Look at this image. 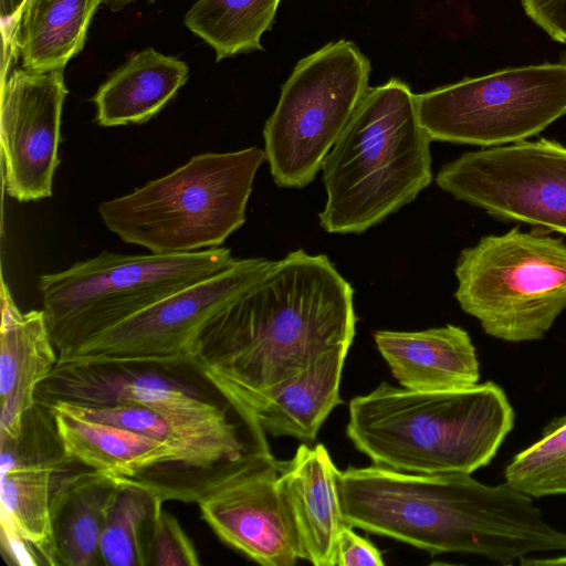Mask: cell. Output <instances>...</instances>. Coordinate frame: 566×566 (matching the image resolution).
Instances as JSON below:
<instances>
[{
	"mask_svg": "<svg viewBox=\"0 0 566 566\" xmlns=\"http://www.w3.org/2000/svg\"><path fill=\"white\" fill-rule=\"evenodd\" d=\"M187 78L184 61L146 48L99 86L93 96L95 120L104 127L146 123L175 97Z\"/></svg>",
	"mask_w": 566,
	"mask_h": 566,
	"instance_id": "cell-21",
	"label": "cell"
},
{
	"mask_svg": "<svg viewBox=\"0 0 566 566\" xmlns=\"http://www.w3.org/2000/svg\"><path fill=\"white\" fill-rule=\"evenodd\" d=\"M265 258L237 259L222 272L156 302L59 357L57 361L191 359L201 331L272 265Z\"/></svg>",
	"mask_w": 566,
	"mask_h": 566,
	"instance_id": "cell-12",
	"label": "cell"
},
{
	"mask_svg": "<svg viewBox=\"0 0 566 566\" xmlns=\"http://www.w3.org/2000/svg\"><path fill=\"white\" fill-rule=\"evenodd\" d=\"M339 471L323 444H301L289 461H280L279 485L294 516L305 559L334 566L335 548L344 523Z\"/></svg>",
	"mask_w": 566,
	"mask_h": 566,
	"instance_id": "cell-19",
	"label": "cell"
},
{
	"mask_svg": "<svg viewBox=\"0 0 566 566\" xmlns=\"http://www.w3.org/2000/svg\"><path fill=\"white\" fill-rule=\"evenodd\" d=\"M454 296L485 334L511 343L543 339L566 308V243L518 227L461 251Z\"/></svg>",
	"mask_w": 566,
	"mask_h": 566,
	"instance_id": "cell-7",
	"label": "cell"
},
{
	"mask_svg": "<svg viewBox=\"0 0 566 566\" xmlns=\"http://www.w3.org/2000/svg\"><path fill=\"white\" fill-rule=\"evenodd\" d=\"M193 543L177 518L161 509L151 537L147 566H199Z\"/></svg>",
	"mask_w": 566,
	"mask_h": 566,
	"instance_id": "cell-27",
	"label": "cell"
},
{
	"mask_svg": "<svg viewBox=\"0 0 566 566\" xmlns=\"http://www.w3.org/2000/svg\"><path fill=\"white\" fill-rule=\"evenodd\" d=\"M350 346L323 354L254 410L263 430L274 437L313 441L332 410L342 402L339 386Z\"/></svg>",
	"mask_w": 566,
	"mask_h": 566,
	"instance_id": "cell-22",
	"label": "cell"
},
{
	"mask_svg": "<svg viewBox=\"0 0 566 566\" xmlns=\"http://www.w3.org/2000/svg\"><path fill=\"white\" fill-rule=\"evenodd\" d=\"M337 486L348 525L431 555L474 554L507 566L536 553H566V532L507 482L486 485L469 473H408L374 464L339 471Z\"/></svg>",
	"mask_w": 566,
	"mask_h": 566,
	"instance_id": "cell-2",
	"label": "cell"
},
{
	"mask_svg": "<svg viewBox=\"0 0 566 566\" xmlns=\"http://www.w3.org/2000/svg\"><path fill=\"white\" fill-rule=\"evenodd\" d=\"M235 260L221 247L188 253L103 251L41 275L39 291L59 357Z\"/></svg>",
	"mask_w": 566,
	"mask_h": 566,
	"instance_id": "cell-6",
	"label": "cell"
},
{
	"mask_svg": "<svg viewBox=\"0 0 566 566\" xmlns=\"http://www.w3.org/2000/svg\"><path fill=\"white\" fill-rule=\"evenodd\" d=\"M522 566H557V565H566V555H560L557 557L549 558H524L520 563Z\"/></svg>",
	"mask_w": 566,
	"mask_h": 566,
	"instance_id": "cell-31",
	"label": "cell"
},
{
	"mask_svg": "<svg viewBox=\"0 0 566 566\" xmlns=\"http://www.w3.org/2000/svg\"><path fill=\"white\" fill-rule=\"evenodd\" d=\"M132 1H135V0H102V2H106L107 4H109L111 7H114V8L123 7L124 4H127Z\"/></svg>",
	"mask_w": 566,
	"mask_h": 566,
	"instance_id": "cell-32",
	"label": "cell"
},
{
	"mask_svg": "<svg viewBox=\"0 0 566 566\" xmlns=\"http://www.w3.org/2000/svg\"><path fill=\"white\" fill-rule=\"evenodd\" d=\"M526 14L553 40L566 43V0H522Z\"/></svg>",
	"mask_w": 566,
	"mask_h": 566,
	"instance_id": "cell-29",
	"label": "cell"
},
{
	"mask_svg": "<svg viewBox=\"0 0 566 566\" xmlns=\"http://www.w3.org/2000/svg\"><path fill=\"white\" fill-rule=\"evenodd\" d=\"M437 185L490 216L566 235V147L545 138L469 151Z\"/></svg>",
	"mask_w": 566,
	"mask_h": 566,
	"instance_id": "cell-10",
	"label": "cell"
},
{
	"mask_svg": "<svg viewBox=\"0 0 566 566\" xmlns=\"http://www.w3.org/2000/svg\"><path fill=\"white\" fill-rule=\"evenodd\" d=\"M102 0H27L20 12L12 53L34 72L63 70L84 46Z\"/></svg>",
	"mask_w": 566,
	"mask_h": 566,
	"instance_id": "cell-23",
	"label": "cell"
},
{
	"mask_svg": "<svg viewBox=\"0 0 566 566\" xmlns=\"http://www.w3.org/2000/svg\"><path fill=\"white\" fill-rule=\"evenodd\" d=\"M281 0H198L185 25L209 44L217 61L262 50L261 36L271 28Z\"/></svg>",
	"mask_w": 566,
	"mask_h": 566,
	"instance_id": "cell-24",
	"label": "cell"
},
{
	"mask_svg": "<svg viewBox=\"0 0 566 566\" xmlns=\"http://www.w3.org/2000/svg\"><path fill=\"white\" fill-rule=\"evenodd\" d=\"M35 401L87 408L144 406L169 416L211 417L243 402L220 389L192 359L158 361H57Z\"/></svg>",
	"mask_w": 566,
	"mask_h": 566,
	"instance_id": "cell-11",
	"label": "cell"
},
{
	"mask_svg": "<svg viewBox=\"0 0 566 566\" xmlns=\"http://www.w3.org/2000/svg\"><path fill=\"white\" fill-rule=\"evenodd\" d=\"M374 339L392 376L411 390L475 385L480 365L471 337L454 325L420 332L377 331Z\"/></svg>",
	"mask_w": 566,
	"mask_h": 566,
	"instance_id": "cell-18",
	"label": "cell"
},
{
	"mask_svg": "<svg viewBox=\"0 0 566 566\" xmlns=\"http://www.w3.org/2000/svg\"><path fill=\"white\" fill-rule=\"evenodd\" d=\"M55 426L67 457L118 481L153 491L163 502L196 478L168 444L107 423L87 420L54 407Z\"/></svg>",
	"mask_w": 566,
	"mask_h": 566,
	"instance_id": "cell-16",
	"label": "cell"
},
{
	"mask_svg": "<svg viewBox=\"0 0 566 566\" xmlns=\"http://www.w3.org/2000/svg\"><path fill=\"white\" fill-rule=\"evenodd\" d=\"M265 160L259 147L195 155L174 171L101 202L97 211L109 231L151 253L219 248L245 222L254 177Z\"/></svg>",
	"mask_w": 566,
	"mask_h": 566,
	"instance_id": "cell-5",
	"label": "cell"
},
{
	"mask_svg": "<svg viewBox=\"0 0 566 566\" xmlns=\"http://www.w3.org/2000/svg\"><path fill=\"white\" fill-rule=\"evenodd\" d=\"M370 62L350 41L331 42L300 60L263 128L270 172L279 187L303 188L368 91Z\"/></svg>",
	"mask_w": 566,
	"mask_h": 566,
	"instance_id": "cell-8",
	"label": "cell"
},
{
	"mask_svg": "<svg viewBox=\"0 0 566 566\" xmlns=\"http://www.w3.org/2000/svg\"><path fill=\"white\" fill-rule=\"evenodd\" d=\"M431 140L502 146L566 115V62L502 70L417 94Z\"/></svg>",
	"mask_w": 566,
	"mask_h": 566,
	"instance_id": "cell-9",
	"label": "cell"
},
{
	"mask_svg": "<svg viewBox=\"0 0 566 566\" xmlns=\"http://www.w3.org/2000/svg\"><path fill=\"white\" fill-rule=\"evenodd\" d=\"M1 528L19 535L39 565L56 566L50 499L65 453L51 408L35 402L12 437L0 436Z\"/></svg>",
	"mask_w": 566,
	"mask_h": 566,
	"instance_id": "cell-15",
	"label": "cell"
},
{
	"mask_svg": "<svg viewBox=\"0 0 566 566\" xmlns=\"http://www.w3.org/2000/svg\"><path fill=\"white\" fill-rule=\"evenodd\" d=\"M505 482L531 497L566 495V416L554 419L504 470Z\"/></svg>",
	"mask_w": 566,
	"mask_h": 566,
	"instance_id": "cell-26",
	"label": "cell"
},
{
	"mask_svg": "<svg viewBox=\"0 0 566 566\" xmlns=\"http://www.w3.org/2000/svg\"><path fill=\"white\" fill-rule=\"evenodd\" d=\"M353 296L327 255L290 252L207 324L191 359L254 411L319 356L352 345Z\"/></svg>",
	"mask_w": 566,
	"mask_h": 566,
	"instance_id": "cell-1",
	"label": "cell"
},
{
	"mask_svg": "<svg viewBox=\"0 0 566 566\" xmlns=\"http://www.w3.org/2000/svg\"><path fill=\"white\" fill-rule=\"evenodd\" d=\"M279 472L274 458L210 483L195 499L201 517L222 542L264 566H292L305 559Z\"/></svg>",
	"mask_w": 566,
	"mask_h": 566,
	"instance_id": "cell-14",
	"label": "cell"
},
{
	"mask_svg": "<svg viewBox=\"0 0 566 566\" xmlns=\"http://www.w3.org/2000/svg\"><path fill=\"white\" fill-rule=\"evenodd\" d=\"M0 436L12 437L59 360L43 310L21 312L2 280Z\"/></svg>",
	"mask_w": 566,
	"mask_h": 566,
	"instance_id": "cell-17",
	"label": "cell"
},
{
	"mask_svg": "<svg viewBox=\"0 0 566 566\" xmlns=\"http://www.w3.org/2000/svg\"><path fill=\"white\" fill-rule=\"evenodd\" d=\"M430 142L405 82L369 87L323 161L321 227L361 233L413 201L432 181Z\"/></svg>",
	"mask_w": 566,
	"mask_h": 566,
	"instance_id": "cell-4",
	"label": "cell"
},
{
	"mask_svg": "<svg viewBox=\"0 0 566 566\" xmlns=\"http://www.w3.org/2000/svg\"><path fill=\"white\" fill-rule=\"evenodd\" d=\"M66 95L63 70L34 72L22 67L3 77V186L8 196L19 202L52 196Z\"/></svg>",
	"mask_w": 566,
	"mask_h": 566,
	"instance_id": "cell-13",
	"label": "cell"
},
{
	"mask_svg": "<svg viewBox=\"0 0 566 566\" xmlns=\"http://www.w3.org/2000/svg\"><path fill=\"white\" fill-rule=\"evenodd\" d=\"M515 412L493 381L447 390L381 382L353 398L346 433L374 464L408 473H469L490 464Z\"/></svg>",
	"mask_w": 566,
	"mask_h": 566,
	"instance_id": "cell-3",
	"label": "cell"
},
{
	"mask_svg": "<svg viewBox=\"0 0 566 566\" xmlns=\"http://www.w3.org/2000/svg\"><path fill=\"white\" fill-rule=\"evenodd\" d=\"M119 488L112 475L87 468L61 471L50 499L56 566L103 565L99 543Z\"/></svg>",
	"mask_w": 566,
	"mask_h": 566,
	"instance_id": "cell-20",
	"label": "cell"
},
{
	"mask_svg": "<svg viewBox=\"0 0 566 566\" xmlns=\"http://www.w3.org/2000/svg\"><path fill=\"white\" fill-rule=\"evenodd\" d=\"M381 553L368 539L356 534L344 523L335 548V565L339 566H382Z\"/></svg>",
	"mask_w": 566,
	"mask_h": 566,
	"instance_id": "cell-28",
	"label": "cell"
},
{
	"mask_svg": "<svg viewBox=\"0 0 566 566\" xmlns=\"http://www.w3.org/2000/svg\"><path fill=\"white\" fill-rule=\"evenodd\" d=\"M27 0H0V14L3 24L4 38L12 43L18 19Z\"/></svg>",
	"mask_w": 566,
	"mask_h": 566,
	"instance_id": "cell-30",
	"label": "cell"
},
{
	"mask_svg": "<svg viewBox=\"0 0 566 566\" xmlns=\"http://www.w3.org/2000/svg\"><path fill=\"white\" fill-rule=\"evenodd\" d=\"M161 504L149 489L119 481L99 543L103 565L147 566Z\"/></svg>",
	"mask_w": 566,
	"mask_h": 566,
	"instance_id": "cell-25",
	"label": "cell"
}]
</instances>
